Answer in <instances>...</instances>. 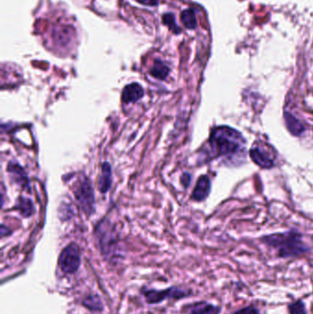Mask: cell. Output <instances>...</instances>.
<instances>
[{"mask_svg": "<svg viewBox=\"0 0 313 314\" xmlns=\"http://www.w3.org/2000/svg\"><path fill=\"white\" fill-rule=\"evenodd\" d=\"M105 228H102V231L100 234V246L103 254L107 256L113 255L114 252L117 250V238L115 234L110 230L105 231Z\"/></svg>", "mask_w": 313, "mask_h": 314, "instance_id": "obj_6", "label": "cell"}, {"mask_svg": "<svg viewBox=\"0 0 313 314\" xmlns=\"http://www.w3.org/2000/svg\"><path fill=\"white\" fill-rule=\"evenodd\" d=\"M249 154L251 159L261 168L269 169L275 166L274 160L268 154H266L261 148H251Z\"/></svg>", "mask_w": 313, "mask_h": 314, "instance_id": "obj_7", "label": "cell"}, {"mask_svg": "<svg viewBox=\"0 0 313 314\" xmlns=\"http://www.w3.org/2000/svg\"><path fill=\"white\" fill-rule=\"evenodd\" d=\"M262 241L265 245L278 249L279 256L283 258L296 257L308 251L302 241V236L294 230L264 236Z\"/></svg>", "mask_w": 313, "mask_h": 314, "instance_id": "obj_2", "label": "cell"}, {"mask_svg": "<svg viewBox=\"0 0 313 314\" xmlns=\"http://www.w3.org/2000/svg\"><path fill=\"white\" fill-rule=\"evenodd\" d=\"M147 301L149 303H158L162 300L166 299V298H173V299H180L183 297H186V293L184 290L176 289V288H172L169 290H162V291H157V290H147L146 292L143 293Z\"/></svg>", "mask_w": 313, "mask_h": 314, "instance_id": "obj_5", "label": "cell"}, {"mask_svg": "<svg viewBox=\"0 0 313 314\" xmlns=\"http://www.w3.org/2000/svg\"><path fill=\"white\" fill-rule=\"evenodd\" d=\"M213 156H244L246 141L242 133L228 126L216 127L211 131L209 140Z\"/></svg>", "mask_w": 313, "mask_h": 314, "instance_id": "obj_1", "label": "cell"}, {"mask_svg": "<svg viewBox=\"0 0 313 314\" xmlns=\"http://www.w3.org/2000/svg\"><path fill=\"white\" fill-rule=\"evenodd\" d=\"M285 123L288 128L289 133L294 136H299L304 133L305 127L303 124L299 122V120L295 118L292 114L286 112L284 114Z\"/></svg>", "mask_w": 313, "mask_h": 314, "instance_id": "obj_10", "label": "cell"}, {"mask_svg": "<svg viewBox=\"0 0 313 314\" xmlns=\"http://www.w3.org/2000/svg\"><path fill=\"white\" fill-rule=\"evenodd\" d=\"M85 305L88 307L90 309H100L101 308V302L97 297H89L85 300Z\"/></svg>", "mask_w": 313, "mask_h": 314, "instance_id": "obj_19", "label": "cell"}, {"mask_svg": "<svg viewBox=\"0 0 313 314\" xmlns=\"http://www.w3.org/2000/svg\"><path fill=\"white\" fill-rule=\"evenodd\" d=\"M289 314H306L305 305L301 300H298L289 306Z\"/></svg>", "mask_w": 313, "mask_h": 314, "instance_id": "obj_18", "label": "cell"}, {"mask_svg": "<svg viewBox=\"0 0 313 314\" xmlns=\"http://www.w3.org/2000/svg\"><path fill=\"white\" fill-rule=\"evenodd\" d=\"M211 191V180L207 176H201L197 182L192 199L196 202H203Z\"/></svg>", "mask_w": 313, "mask_h": 314, "instance_id": "obj_9", "label": "cell"}, {"mask_svg": "<svg viewBox=\"0 0 313 314\" xmlns=\"http://www.w3.org/2000/svg\"><path fill=\"white\" fill-rule=\"evenodd\" d=\"M220 312V307L207 302L196 303L193 305L190 309V314H219Z\"/></svg>", "mask_w": 313, "mask_h": 314, "instance_id": "obj_13", "label": "cell"}, {"mask_svg": "<svg viewBox=\"0 0 313 314\" xmlns=\"http://www.w3.org/2000/svg\"><path fill=\"white\" fill-rule=\"evenodd\" d=\"M163 20H164V23L167 25L169 27L170 30H173L175 33H179L180 30H179V27L176 24V21H175V16L171 14V13H167L166 15H164L163 17Z\"/></svg>", "mask_w": 313, "mask_h": 314, "instance_id": "obj_17", "label": "cell"}, {"mask_svg": "<svg viewBox=\"0 0 313 314\" xmlns=\"http://www.w3.org/2000/svg\"><path fill=\"white\" fill-rule=\"evenodd\" d=\"M81 264V255L77 246L71 244L62 251L59 257V265L63 272L73 274L76 272Z\"/></svg>", "mask_w": 313, "mask_h": 314, "instance_id": "obj_3", "label": "cell"}, {"mask_svg": "<svg viewBox=\"0 0 313 314\" xmlns=\"http://www.w3.org/2000/svg\"><path fill=\"white\" fill-rule=\"evenodd\" d=\"M235 314H259V311L255 309V307L250 306L247 308H244V309L238 310L237 312H235Z\"/></svg>", "mask_w": 313, "mask_h": 314, "instance_id": "obj_20", "label": "cell"}, {"mask_svg": "<svg viewBox=\"0 0 313 314\" xmlns=\"http://www.w3.org/2000/svg\"><path fill=\"white\" fill-rule=\"evenodd\" d=\"M9 171L12 178L14 179L16 183L20 184L22 187H28L29 181L26 173L24 172L23 168L20 167L18 164H13L11 162L9 166Z\"/></svg>", "mask_w": 313, "mask_h": 314, "instance_id": "obj_12", "label": "cell"}, {"mask_svg": "<svg viewBox=\"0 0 313 314\" xmlns=\"http://www.w3.org/2000/svg\"><path fill=\"white\" fill-rule=\"evenodd\" d=\"M182 22L189 30H194L197 27L196 15L191 10H184L181 14Z\"/></svg>", "mask_w": 313, "mask_h": 314, "instance_id": "obj_15", "label": "cell"}, {"mask_svg": "<svg viewBox=\"0 0 313 314\" xmlns=\"http://www.w3.org/2000/svg\"><path fill=\"white\" fill-rule=\"evenodd\" d=\"M74 193L75 198L79 201L83 211L88 215L91 214L94 211L95 198H94L93 188L91 187V184L88 178H85L80 181V184Z\"/></svg>", "mask_w": 313, "mask_h": 314, "instance_id": "obj_4", "label": "cell"}, {"mask_svg": "<svg viewBox=\"0 0 313 314\" xmlns=\"http://www.w3.org/2000/svg\"><path fill=\"white\" fill-rule=\"evenodd\" d=\"M17 210H19L20 213H21L23 216H30L31 213H32V211H33L32 203L29 201V199L20 198V200H19V202H18Z\"/></svg>", "mask_w": 313, "mask_h": 314, "instance_id": "obj_16", "label": "cell"}, {"mask_svg": "<svg viewBox=\"0 0 313 314\" xmlns=\"http://www.w3.org/2000/svg\"><path fill=\"white\" fill-rule=\"evenodd\" d=\"M137 1L143 5L152 6V7L156 6L159 2V0H137Z\"/></svg>", "mask_w": 313, "mask_h": 314, "instance_id": "obj_21", "label": "cell"}, {"mask_svg": "<svg viewBox=\"0 0 313 314\" xmlns=\"http://www.w3.org/2000/svg\"><path fill=\"white\" fill-rule=\"evenodd\" d=\"M150 73L153 77L160 79V80H164V79L167 78V75L169 74V68L162 61L156 60L152 65Z\"/></svg>", "mask_w": 313, "mask_h": 314, "instance_id": "obj_14", "label": "cell"}, {"mask_svg": "<svg viewBox=\"0 0 313 314\" xmlns=\"http://www.w3.org/2000/svg\"><path fill=\"white\" fill-rule=\"evenodd\" d=\"M144 91L142 86L138 83L130 84L123 89L122 98L124 103L136 102L143 97Z\"/></svg>", "mask_w": 313, "mask_h": 314, "instance_id": "obj_8", "label": "cell"}, {"mask_svg": "<svg viewBox=\"0 0 313 314\" xmlns=\"http://www.w3.org/2000/svg\"><path fill=\"white\" fill-rule=\"evenodd\" d=\"M111 167L108 163H104L102 165L101 176L98 183V189L101 193H106L108 191L111 186Z\"/></svg>", "mask_w": 313, "mask_h": 314, "instance_id": "obj_11", "label": "cell"}, {"mask_svg": "<svg viewBox=\"0 0 313 314\" xmlns=\"http://www.w3.org/2000/svg\"><path fill=\"white\" fill-rule=\"evenodd\" d=\"M182 183L187 187L188 185H189V183H190V176L188 175V174H184V176L182 177Z\"/></svg>", "mask_w": 313, "mask_h": 314, "instance_id": "obj_22", "label": "cell"}]
</instances>
